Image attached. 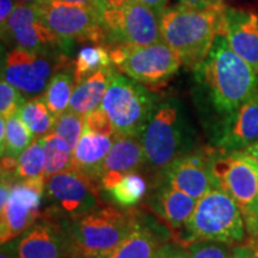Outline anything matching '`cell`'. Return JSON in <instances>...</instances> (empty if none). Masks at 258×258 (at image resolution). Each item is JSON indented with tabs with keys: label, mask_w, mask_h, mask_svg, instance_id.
Instances as JSON below:
<instances>
[{
	"label": "cell",
	"mask_w": 258,
	"mask_h": 258,
	"mask_svg": "<svg viewBox=\"0 0 258 258\" xmlns=\"http://www.w3.org/2000/svg\"><path fill=\"white\" fill-rule=\"evenodd\" d=\"M196 71L214 109L226 116L237 111L258 90V72L234 53L221 32Z\"/></svg>",
	"instance_id": "obj_1"
},
{
	"label": "cell",
	"mask_w": 258,
	"mask_h": 258,
	"mask_svg": "<svg viewBox=\"0 0 258 258\" xmlns=\"http://www.w3.org/2000/svg\"><path fill=\"white\" fill-rule=\"evenodd\" d=\"M225 10L221 2L206 9L180 4L166 9L160 17L164 41L189 69L196 70L206 60L220 29Z\"/></svg>",
	"instance_id": "obj_2"
},
{
	"label": "cell",
	"mask_w": 258,
	"mask_h": 258,
	"mask_svg": "<svg viewBox=\"0 0 258 258\" xmlns=\"http://www.w3.org/2000/svg\"><path fill=\"white\" fill-rule=\"evenodd\" d=\"M139 138L146 164L161 172L192 150L188 118L177 99L157 102Z\"/></svg>",
	"instance_id": "obj_3"
},
{
	"label": "cell",
	"mask_w": 258,
	"mask_h": 258,
	"mask_svg": "<svg viewBox=\"0 0 258 258\" xmlns=\"http://www.w3.org/2000/svg\"><path fill=\"white\" fill-rule=\"evenodd\" d=\"M215 188L227 194L239 207L251 244L258 243V163L245 151H212Z\"/></svg>",
	"instance_id": "obj_4"
},
{
	"label": "cell",
	"mask_w": 258,
	"mask_h": 258,
	"mask_svg": "<svg viewBox=\"0 0 258 258\" xmlns=\"http://www.w3.org/2000/svg\"><path fill=\"white\" fill-rule=\"evenodd\" d=\"M137 221L134 211H121L102 203L92 212L69 224L76 256H104L131 233Z\"/></svg>",
	"instance_id": "obj_5"
},
{
	"label": "cell",
	"mask_w": 258,
	"mask_h": 258,
	"mask_svg": "<svg viewBox=\"0 0 258 258\" xmlns=\"http://www.w3.org/2000/svg\"><path fill=\"white\" fill-rule=\"evenodd\" d=\"M185 240H218L243 244L247 238L239 207L225 191L213 188L198 200L195 211L184 226Z\"/></svg>",
	"instance_id": "obj_6"
},
{
	"label": "cell",
	"mask_w": 258,
	"mask_h": 258,
	"mask_svg": "<svg viewBox=\"0 0 258 258\" xmlns=\"http://www.w3.org/2000/svg\"><path fill=\"white\" fill-rule=\"evenodd\" d=\"M157 102V97L143 84L115 72L101 106L117 134L140 137Z\"/></svg>",
	"instance_id": "obj_7"
},
{
	"label": "cell",
	"mask_w": 258,
	"mask_h": 258,
	"mask_svg": "<svg viewBox=\"0 0 258 258\" xmlns=\"http://www.w3.org/2000/svg\"><path fill=\"white\" fill-rule=\"evenodd\" d=\"M112 63L143 85H159L179 70L182 60L165 41L148 46H117L110 50Z\"/></svg>",
	"instance_id": "obj_8"
},
{
	"label": "cell",
	"mask_w": 258,
	"mask_h": 258,
	"mask_svg": "<svg viewBox=\"0 0 258 258\" xmlns=\"http://www.w3.org/2000/svg\"><path fill=\"white\" fill-rule=\"evenodd\" d=\"M105 42L117 46H148L164 41L160 18L140 0L103 11Z\"/></svg>",
	"instance_id": "obj_9"
},
{
	"label": "cell",
	"mask_w": 258,
	"mask_h": 258,
	"mask_svg": "<svg viewBox=\"0 0 258 258\" xmlns=\"http://www.w3.org/2000/svg\"><path fill=\"white\" fill-rule=\"evenodd\" d=\"M98 183L78 169H71L46 178L48 212L71 222L102 205Z\"/></svg>",
	"instance_id": "obj_10"
},
{
	"label": "cell",
	"mask_w": 258,
	"mask_h": 258,
	"mask_svg": "<svg viewBox=\"0 0 258 258\" xmlns=\"http://www.w3.org/2000/svg\"><path fill=\"white\" fill-rule=\"evenodd\" d=\"M35 6L42 22L66 43L105 42L103 15L95 10L59 0H41Z\"/></svg>",
	"instance_id": "obj_11"
},
{
	"label": "cell",
	"mask_w": 258,
	"mask_h": 258,
	"mask_svg": "<svg viewBox=\"0 0 258 258\" xmlns=\"http://www.w3.org/2000/svg\"><path fill=\"white\" fill-rule=\"evenodd\" d=\"M51 53L54 51H31L15 47L3 61L2 78L17 89L25 99L41 97L54 72L64 62V60L56 62L64 56L55 60Z\"/></svg>",
	"instance_id": "obj_12"
},
{
	"label": "cell",
	"mask_w": 258,
	"mask_h": 258,
	"mask_svg": "<svg viewBox=\"0 0 258 258\" xmlns=\"http://www.w3.org/2000/svg\"><path fill=\"white\" fill-rule=\"evenodd\" d=\"M69 224L47 211L29 230L5 245L16 258H76Z\"/></svg>",
	"instance_id": "obj_13"
},
{
	"label": "cell",
	"mask_w": 258,
	"mask_h": 258,
	"mask_svg": "<svg viewBox=\"0 0 258 258\" xmlns=\"http://www.w3.org/2000/svg\"><path fill=\"white\" fill-rule=\"evenodd\" d=\"M46 194V178L14 180L11 194L0 206V241L5 245L29 230L42 215L41 206Z\"/></svg>",
	"instance_id": "obj_14"
},
{
	"label": "cell",
	"mask_w": 258,
	"mask_h": 258,
	"mask_svg": "<svg viewBox=\"0 0 258 258\" xmlns=\"http://www.w3.org/2000/svg\"><path fill=\"white\" fill-rule=\"evenodd\" d=\"M2 31L16 48L31 51H54L67 44L42 22L35 4L16 5Z\"/></svg>",
	"instance_id": "obj_15"
},
{
	"label": "cell",
	"mask_w": 258,
	"mask_h": 258,
	"mask_svg": "<svg viewBox=\"0 0 258 258\" xmlns=\"http://www.w3.org/2000/svg\"><path fill=\"white\" fill-rule=\"evenodd\" d=\"M212 151H191L163 171L166 183L199 200L215 188L211 169Z\"/></svg>",
	"instance_id": "obj_16"
},
{
	"label": "cell",
	"mask_w": 258,
	"mask_h": 258,
	"mask_svg": "<svg viewBox=\"0 0 258 258\" xmlns=\"http://www.w3.org/2000/svg\"><path fill=\"white\" fill-rule=\"evenodd\" d=\"M219 32L234 53L258 72V16L245 10L226 9Z\"/></svg>",
	"instance_id": "obj_17"
},
{
	"label": "cell",
	"mask_w": 258,
	"mask_h": 258,
	"mask_svg": "<svg viewBox=\"0 0 258 258\" xmlns=\"http://www.w3.org/2000/svg\"><path fill=\"white\" fill-rule=\"evenodd\" d=\"M258 141V90L233 114L227 116L218 139L224 151H245Z\"/></svg>",
	"instance_id": "obj_18"
},
{
	"label": "cell",
	"mask_w": 258,
	"mask_h": 258,
	"mask_svg": "<svg viewBox=\"0 0 258 258\" xmlns=\"http://www.w3.org/2000/svg\"><path fill=\"white\" fill-rule=\"evenodd\" d=\"M198 200L164 183L148 200V206L172 230L184 227L195 211Z\"/></svg>",
	"instance_id": "obj_19"
},
{
	"label": "cell",
	"mask_w": 258,
	"mask_h": 258,
	"mask_svg": "<svg viewBox=\"0 0 258 258\" xmlns=\"http://www.w3.org/2000/svg\"><path fill=\"white\" fill-rule=\"evenodd\" d=\"M117 135L108 137V135L97 134L84 128V133L73 152L74 167L98 183L102 176L103 163Z\"/></svg>",
	"instance_id": "obj_20"
},
{
	"label": "cell",
	"mask_w": 258,
	"mask_h": 258,
	"mask_svg": "<svg viewBox=\"0 0 258 258\" xmlns=\"http://www.w3.org/2000/svg\"><path fill=\"white\" fill-rule=\"evenodd\" d=\"M145 163L146 158L140 138L118 134L103 163L101 178L104 175H125L133 172Z\"/></svg>",
	"instance_id": "obj_21"
},
{
	"label": "cell",
	"mask_w": 258,
	"mask_h": 258,
	"mask_svg": "<svg viewBox=\"0 0 258 258\" xmlns=\"http://www.w3.org/2000/svg\"><path fill=\"white\" fill-rule=\"evenodd\" d=\"M115 71L112 67L101 70L76 84L70 102V110L86 116L102 105Z\"/></svg>",
	"instance_id": "obj_22"
},
{
	"label": "cell",
	"mask_w": 258,
	"mask_h": 258,
	"mask_svg": "<svg viewBox=\"0 0 258 258\" xmlns=\"http://www.w3.org/2000/svg\"><path fill=\"white\" fill-rule=\"evenodd\" d=\"M99 188L109 192L112 201L123 207L137 205L147 192V183L137 171L125 175H104L99 179Z\"/></svg>",
	"instance_id": "obj_23"
},
{
	"label": "cell",
	"mask_w": 258,
	"mask_h": 258,
	"mask_svg": "<svg viewBox=\"0 0 258 258\" xmlns=\"http://www.w3.org/2000/svg\"><path fill=\"white\" fill-rule=\"evenodd\" d=\"M159 240L153 232L137 221L134 228L115 249L105 253L104 258H156Z\"/></svg>",
	"instance_id": "obj_24"
},
{
	"label": "cell",
	"mask_w": 258,
	"mask_h": 258,
	"mask_svg": "<svg viewBox=\"0 0 258 258\" xmlns=\"http://www.w3.org/2000/svg\"><path fill=\"white\" fill-rule=\"evenodd\" d=\"M44 151H46V169L44 178L74 169V151L69 146L66 141L50 132L49 134L42 137Z\"/></svg>",
	"instance_id": "obj_25"
},
{
	"label": "cell",
	"mask_w": 258,
	"mask_h": 258,
	"mask_svg": "<svg viewBox=\"0 0 258 258\" xmlns=\"http://www.w3.org/2000/svg\"><path fill=\"white\" fill-rule=\"evenodd\" d=\"M74 77L69 72H59L48 84L46 91L42 95L46 105L54 117H60L70 108L71 97L74 90Z\"/></svg>",
	"instance_id": "obj_26"
},
{
	"label": "cell",
	"mask_w": 258,
	"mask_h": 258,
	"mask_svg": "<svg viewBox=\"0 0 258 258\" xmlns=\"http://www.w3.org/2000/svg\"><path fill=\"white\" fill-rule=\"evenodd\" d=\"M18 115L35 138H42L53 132L56 121L42 97L27 99Z\"/></svg>",
	"instance_id": "obj_27"
},
{
	"label": "cell",
	"mask_w": 258,
	"mask_h": 258,
	"mask_svg": "<svg viewBox=\"0 0 258 258\" xmlns=\"http://www.w3.org/2000/svg\"><path fill=\"white\" fill-rule=\"evenodd\" d=\"M110 50L103 46H89L79 50L74 61V84H78L98 71L111 67Z\"/></svg>",
	"instance_id": "obj_28"
},
{
	"label": "cell",
	"mask_w": 258,
	"mask_h": 258,
	"mask_svg": "<svg viewBox=\"0 0 258 258\" xmlns=\"http://www.w3.org/2000/svg\"><path fill=\"white\" fill-rule=\"evenodd\" d=\"M46 169V151L41 138H35L34 141L19 154L17 158L16 180H24L44 177Z\"/></svg>",
	"instance_id": "obj_29"
},
{
	"label": "cell",
	"mask_w": 258,
	"mask_h": 258,
	"mask_svg": "<svg viewBox=\"0 0 258 258\" xmlns=\"http://www.w3.org/2000/svg\"><path fill=\"white\" fill-rule=\"evenodd\" d=\"M5 123V138L0 143L2 157L18 158L19 154L34 141L35 137L18 114L6 118Z\"/></svg>",
	"instance_id": "obj_30"
},
{
	"label": "cell",
	"mask_w": 258,
	"mask_h": 258,
	"mask_svg": "<svg viewBox=\"0 0 258 258\" xmlns=\"http://www.w3.org/2000/svg\"><path fill=\"white\" fill-rule=\"evenodd\" d=\"M84 128H85V116L77 114L69 109L60 117L56 118L53 132L57 137L66 141L74 151L80 137L84 133Z\"/></svg>",
	"instance_id": "obj_31"
},
{
	"label": "cell",
	"mask_w": 258,
	"mask_h": 258,
	"mask_svg": "<svg viewBox=\"0 0 258 258\" xmlns=\"http://www.w3.org/2000/svg\"><path fill=\"white\" fill-rule=\"evenodd\" d=\"M189 258H231L230 244L218 240H196L188 246Z\"/></svg>",
	"instance_id": "obj_32"
},
{
	"label": "cell",
	"mask_w": 258,
	"mask_h": 258,
	"mask_svg": "<svg viewBox=\"0 0 258 258\" xmlns=\"http://www.w3.org/2000/svg\"><path fill=\"white\" fill-rule=\"evenodd\" d=\"M27 99L11 84L2 78L0 82V115L2 118H9L17 115Z\"/></svg>",
	"instance_id": "obj_33"
},
{
	"label": "cell",
	"mask_w": 258,
	"mask_h": 258,
	"mask_svg": "<svg viewBox=\"0 0 258 258\" xmlns=\"http://www.w3.org/2000/svg\"><path fill=\"white\" fill-rule=\"evenodd\" d=\"M85 128L93 133L108 135V137L118 135L110 117L102 106L85 116Z\"/></svg>",
	"instance_id": "obj_34"
},
{
	"label": "cell",
	"mask_w": 258,
	"mask_h": 258,
	"mask_svg": "<svg viewBox=\"0 0 258 258\" xmlns=\"http://www.w3.org/2000/svg\"><path fill=\"white\" fill-rule=\"evenodd\" d=\"M156 258H189L188 250L175 243L161 245Z\"/></svg>",
	"instance_id": "obj_35"
},
{
	"label": "cell",
	"mask_w": 258,
	"mask_h": 258,
	"mask_svg": "<svg viewBox=\"0 0 258 258\" xmlns=\"http://www.w3.org/2000/svg\"><path fill=\"white\" fill-rule=\"evenodd\" d=\"M254 253H256V246L253 244H239L232 247L231 258H256L257 256H254Z\"/></svg>",
	"instance_id": "obj_36"
},
{
	"label": "cell",
	"mask_w": 258,
	"mask_h": 258,
	"mask_svg": "<svg viewBox=\"0 0 258 258\" xmlns=\"http://www.w3.org/2000/svg\"><path fill=\"white\" fill-rule=\"evenodd\" d=\"M59 2L69 3V4L86 6V8L95 10V11L99 12V14H102V15H103V11H104L106 8V4L104 3V0H59Z\"/></svg>",
	"instance_id": "obj_37"
},
{
	"label": "cell",
	"mask_w": 258,
	"mask_h": 258,
	"mask_svg": "<svg viewBox=\"0 0 258 258\" xmlns=\"http://www.w3.org/2000/svg\"><path fill=\"white\" fill-rule=\"evenodd\" d=\"M16 8L14 0H0V23L4 25Z\"/></svg>",
	"instance_id": "obj_38"
},
{
	"label": "cell",
	"mask_w": 258,
	"mask_h": 258,
	"mask_svg": "<svg viewBox=\"0 0 258 258\" xmlns=\"http://www.w3.org/2000/svg\"><path fill=\"white\" fill-rule=\"evenodd\" d=\"M140 2L146 6H148V8L152 10L154 14H156L159 18L163 16V14L166 10L167 0H140Z\"/></svg>",
	"instance_id": "obj_39"
},
{
	"label": "cell",
	"mask_w": 258,
	"mask_h": 258,
	"mask_svg": "<svg viewBox=\"0 0 258 258\" xmlns=\"http://www.w3.org/2000/svg\"><path fill=\"white\" fill-rule=\"evenodd\" d=\"M179 2L182 5L189 6V8L206 9L218 4V3H220V0H179Z\"/></svg>",
	"instance_id": "obj_40"
},
{
	"label": "cell",
	"mask_w": 258,
	"mask_h": 258,
	"mask_svg": "<svg viewBox=\"0 0 258 258\" xmlns=\"http://www.w3.org/2000/svg\"><path fill=\"white\" fill-rule=\"evenodd\" d=\"M131 0H104L106 8H118V6L127 4Z\"/></svg>",
	"instance_id": "obj_41"
},
{
	"label": "cell",
	"mask_w": 258,
	"mask_h": 258,
	"mask_svg": "<svg viewBox=\"0 0 258 258\" xmlns=\"http://www.w3.org/2000/svg\"><path fill=\"white\" fill-rule=\"evenodd\" d=\"M245 152H247L251 157H253L254 160H256L258 163V141L256 144L251 145L250 147H247L246 150H245Z\"/></svg>",
	"instance_id": "obj_42"
},
{
	"label": "cell",
	"mask_w": 258,
	"mask_h": 258,
	"mask_svg": "<svg viewBox=\"0 0 258 258\" xmlns=\"http://www.w3.org/2000/svg\"><path fill=\"white\" fill-rule=\"evenodd\" d=\"M0 258H16L15 254L11 252L8 245H2V252H0Z\"/></svg>",
	"instance_id": "obj_43"
},
{
	"label": "cell",
	"mask_w": 258,
	"mask_h": 258,
	"mask_svg": "<svg viewBox=\"0 0 258 258\" xmlns=\"http://www.w3.org/2000/svg\"><path fill=\"white\" fill-rule=\"evenodd\" d=\"M15 2L17 3V4L27 5V4H36V3L41 2V0H15Z\"/></svg>",
	"instance_id": "obj_44"
},
{
	"label": "cell",
	"mask_w": 258,
	"mask_h": 258,
	"mask_svg": "<svg viewBox=\"0 0 258 258\" xmlns=\"http://www.w3.org/2000/svg\"><path fill=\"white\" fill-rule=\"evenodd\" d=\"M77 258H104V257H80V256H77Z\"/></svg>",
	"instance_id": "obj_45"
},
{
	"label": "cell",
	"mask_w": 258,
	"mask_h": 258,
	"mask_svg": "<svg viewBox=\"0 0 258 258\" xmlns=\"http://www.w3.org/2000/svg\"><path fill=\"white\" fill-rule=\"evenodd\" d=\"M256 258H258V256H257V257H256Z\"/></svg>",
	"instance_id": "obj_46"
},
{
	"label": "cell",
	"mask_w": 258,
	"mask_h": 258,
	"mask_svg": "<svg viewBox=\"0 0 258 258\" xmlns=\"http://www.w3.org/2000/svg\"><path fill=\"white\" fill-rule=\"evenodd\" d=\"M76 258H77V257H76Z\"/></svg>",
	"instance_id": "obj_47"
}]
</instances>
